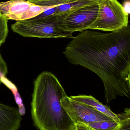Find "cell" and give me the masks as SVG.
<instances>
[{"label":"cell","instance_id":"8","mask_svg":"<svg viewBox=\"0 0 130 130\" xmlns=\"http://www.w3.org/2000/svg\"><path fill=\"white\" fill-rule=\"evenodd\" d=\"M22 120L18 108L0 103V130H18Z\"/></svg>","mask_w":130,"mask_h":130},{"label":"cell","instance_id":"16","mask_svg":"<svg viewBox=\"0 0 130 130\" xmlns=\"http://www.w3.org/2000/svg\"><path fill=\"white\" fill-rule=\"evenodd\" d=\"M125 12L129 15L130 13V2L129 0H126L124 2L123 5Z\"/></svg>","mask_w":130,"mask_h":130},{"label":"cell","instance_id":"4","mask_svg":"<svg viewBox=\"0 0 130 130\" xmlns=\"http://www.w3.org/2000/svg\"><path fill=\"white\" fill-rule=\"evenodd\" d=\"M97 15L88 29L118 31L128 26L129 14L118 0H100Z\"/></svg>","mask_w":130,"mask_h":130},{"label":"cell","instance_id":"6","mask_svg":"<svg viewBox=\"0 0 130 130\" xmlns=\"http://www.w3.org/2000/svg\"><path fill=\"white\" fill-rule=\"evenodd\" d=\"M50 7L35 4L28 0H10L0 2V12L8 20L17 21L33 18Z\"/></svg>","mask_w":130,"mask_h":130},{"label":"cell","instance_id":"11","mask_svg":"<svg viewBox=\"0 0 130 130\" xmlns=\"http://www.w3.org/2000/svg\"><path fill=\"white\" fill-rule=\"evenodd\" d=\"M96 3H98V2L92 0H76L71 3L59 5L57 7L56 11L53 15L56 16L63 13L75 10Z\"/></svg>","mask_w":130,"mask_h":130},{"label":"cell","instance_id":"14","mask_svg":"<svg viewBox=\"0 0 130 130\" xmlns=\"http://www.w3.org/2000/svg\"><path fill=\"white\" fill-rule=\"evenodd\" d=\"M7 73V66L0 52V85L2 82V79L5 77Z\"/></svg>","mask_w":130,"mask_h":130},{"label":"cell","instance_id":"18","mask_svg":"<svg viewBox=\"0 0 130 130\" xmlns=\"http://www.w3.org/2000/svg\"><path fill=\"white\" fill-rule=\"evenodd\" d=\"M58 1H76V0H58ZM92 1H94L96 2H98L100 0H92Z\"/></svg>","mask_w":130,"mask_h":130},{"label":"cell","instance_id":"3","mask_svg":"<svg viewBox=\"0 0 130 130\" xmlns=\"http://www.w3.org/2000/svg\"><path fill=\"white\" fill-rule=\"evenodd\" d=\"M12 31L25 37L45 38H72L73 33L61 29L57 23L56 16L17 21L11 26Z\"/></svg>","mask_w":130,"mask_h":130},{"label":"cell","instance_id":"15","mask_svg":"<svg viewBox=\"0 0 130 130\" xmlns=\"http://www.w3.org/2000/svg\"><path fill=\"white\" fill-rule=\"evenodd\" d=\"M58 6H55V7H51L49 8L48 9L45 11L44 12L40 14L39 15L34 17V18H41L46 17H49V16L53 15L55 14L57 10V7Z\"/></svg>","mask_w":130,"mask_h":130},{"label":"cell","instance_id":"12","mask_svg":"<svg viewBox=\"0 0 130 130\" xmlns=\"http://www.w3.org/2000/svg\"><path fill=\"white\" fill-rule=\"evenodd\" d=\"M8 19L0 12V48L5 42L8 34Z\"/></svg>","mask_w":130,"mask_h":130},{"label":"cell","instance_id":"9","mask_svg":"<svg viewBox=\"0 0 130 130\" xmlns=\"http://www.w3.org/2000/svg\"><path fill=\"white\" fill-rule=\"evenodd\" d=\"M69 97L74 101L91 106L98 111L110 118L113 120L120 123V119L118 118L117 115L113 113L110 110V107L103 104L93 96L80 95L76 96H71Z\"/></svg>","mask_w":130,"mask_h":130},{"label":"cell","instance_id":"2","mask_svg":"<svg viewBox=\"0 0 130 130\" xmlns=\"http://www.w3.org/2000/svg\"><path fill=\"white\" fill-rule=\"evenodd\" d=\"M56 77L44 71L34 82L31 117L39 130H74L76 124L61 104L67 96Z\"/></svg>","mask_w":130,"mask_h":130},{"label":"cell","instance_id":"10","mask_svg":"<svg viewBox=\"0 0 130 130\" xmlns=\"http://www.w3.org/2000/svg\"><path fill=\"white\" fill-rule=\"evenodd\" d=\"M76 125L84 127L89 130H119L120 123L115 121H104L84 124L78 123Z\"/></svg>","mask_w":130,"mask_h":130},{"label":"cell","instance_id":"7","mask_svg":"<svg viewBox=\"0 0 130 130\" xmlns=\"http://www.w3.org/2000/svg\"><path fill=\"white\" fill-rule=\"evenodd\" d=\"M61 103L76 124L113 120L91 106L74 101L68 96L62 99Z\"/></svg>","mask_w":130,"mask_h":130},{"label":"cell","instance_id":"1","mask_svg":"<svg viewBox=\"0 0 130 130\" xmlns=\"http://www.w3.org/2000/svg\"><path fill=\"white\" fill-rule=\"evenodd\" d=\"M83 30L72 38L63 54L69 63L97 74L102 80L105 101L130 96V26L104 33Z\"/></svg>","mask_w":130,"mask_h":130},{"label":"cell","instance_id":"17","mask_svg":"<svg viewBox=\"0 0 130 130\" xmlns=\"http://www.w3.org/2000/svg\"><path fill=\"white\" fill-rule=\"evenodd\" d=\"M74 130H89L88 129H86L84 127H82L80 126H78L76 125V127Z\"/></svg>","mask_w":130,"mask_h":130},{"label":"cell","instance_id":"5","mask_svg":"<svg viewBox=\"0 0 130 130\" xmlns=\"http://www.w3.org/2000/svg\"><path fill=\"white\" fill-rule=\"evenodd\" d=\"M98 3L56 15L60 28L73 33L88 29L96 19L98 12Z\"/></svg>","mask_w":130,"mask_h":130},{"label":"cell","instance_id":"13","mask_svg":"<svg viewBox=\"0 0 130 130\" xmlns=\"http://www.w3.org/2000/svg\"><path fill=\"white\" fill-rule=\"evenodd\" d=\"M121 126L119 130H130V109L126 108L124 112L117 115Z\"/></svg>","mask_w":130,"mask_h":130}]
</instances>
